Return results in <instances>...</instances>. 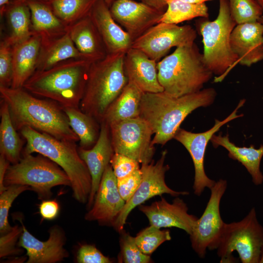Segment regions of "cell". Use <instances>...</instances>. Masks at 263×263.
I'll return each mask as SVG.
<instances>
[{
	"mask_svg": "<svg viewBox=\"0 0 263 263\" xmlns=\"http://www.w3.org/2000/svg\"><path fill=\"white\" fill-rule=\"evenodd\" d=\"M258 21L260 22L263 26V15L260 18Z\"/></svg>",
	"mask_w": 263,
	"mask_h": 263,
	"instance_id": "816d5d0a",
	"label": "cell"
},
{
	"mask_svg": "<svg viewBox=\"0 0 263 263\" xmlns=\"http://www.w3.org/2000/svg\"><path fill=\"white\" fill-rule=\"evenodd\" d=\"M214 148L222 146L228 152V157L241 163L251 175L253 183L259 185L263 182V175L260 170V163L263 156V145L259 149L253 145L249 147H238L231 142L229 136L214 134L210 139Z\"/></svg>",
	"mask_w": 263,
	"mask_h": 263,
	"instance_id": "d4e9b609",
	"label": "cell"
},
{
	"mask_svg": "<svg viewBox=\"0 0 263 263\" xmlns=\"http://www.w3.org/2000/svg\"><path fill=\"white\" fill-rule=\"evenodd\" d=\"M41 42L40 35L34 33L29 38L12 46L11 88H23L36 71Z\"/></svg>",
	"mask_w": 263,
	"mask_h": 263,
	"instance_id": "603a6c76",
	"label": "cell"
},
{
	"mask_svg": "<svg viewBox=\"0 0 263 263\" xmlns=\"http://www.w3.org/2000/svg\"><path fill=\"white\" fill-rule=\"evenodd\" d=\"M260 263H263V252H262V256H261V260H260Z\"/></svg>",
	"mask_w": 263,
	"mask_h": 263,
	"instance_id": "f5cc1de1",
	"label": "cell"
},
{
	"mask_svg": "<svg viewBox=\"0 0 263 263\" xmlns=\"http://www.w3.org/2000/svg\"><path fill=\"white\" fill-rule=\"evenodd\" d=\"M196 37V31L189 25L160 22L134 39L131 47L141 51L157 62L172 47L194 43Z\"/></svg>",
	"mask_w": 263,
	"mask_h": 263,
	"instance_id": "4fadbf2b",
	"label": "cell"
},
{
	"mask_svg": "<svg viewBox=\"0 0 263 263\" xmlns=\"http://www.w3.org/2000/svg\"><path fill=\"white\" fill-rule=\"evenodd\" d=\"M124 67L128 81L144 93L164 92L158 80L157 62L141 51L130 48L125 54Z\"/></svg>",
	"mask_w": 263,
	"mask_h": 263,
	"instance_id": "7402d4cb",
	"label": "cell"
},
{
	"mask_svg": "<svg viewBox=\"0 0 263 263\" xmlns=\"http://www.w3.org/2000/svg\"><path fill=\"white\" fill-rule=\"evenodd\" d=\"M32 190L26 185H12L7 187L6 189L0 193V233L3 234L10 230L11 226L8 220L10 208L16 198L21 193Z\"/></svg>",
	"mask_w": 263,
	"mask_h": 263,
	"instance_id": "d590c367",
	"label": "cell"
},
{
	"mask_svg": "<svg viewBox=\"0 0 263 263\" xmlns=\"http://www.w3.org/2000/svg\"><path fill=\"white\" fill-rule=\"evenodd\" d=\"M207 19L198 20L197 25L203 38L205 62L213 74L218 76L214 79L217 82L238 63L230 43L231 34L237 24L231 15L228 0H219L215 19Z\"/></svg>",
	"mask_w": 263,
	"mask_h": 263,
	"instance_id": "52a82bcc",
	"label": "cell"
},
{
	"mask_svg": "<svg viewBox=\"0 0 263 263\" xmlns=\"http://www.w3.org/2000/svg\"><path fill=\"white\" fill-rule=\"evenodd\" d=\"M63 109L71 127L79 138V147L91 148L98 138L100 124L83 112L79 108L64 107Z\"/></svg>",
	"mask_w": 263,
	"mask_h": 263,
	"instance_id": "4dcf8cb0",
	"label": "cell"
},
{
	"mask_svg": "<svg viewBox=\"0 0 263 263\" xmlns=\"http://www.w3.org/2000/svg\"><path fill=\"white\" fill-rule=\"evenodd\" d=\"M125 54H108L90 67L79 108L100 124L109 107L128 82L124 67Z\"/></svg>",
	"mask_w": 263,
	"mask_h": 263,
	"instance_id": "5b68a950",
	"label": "cell"
},
{
	"mask_svg": "<svg viewBox=\"0 0 263 263\" xmlns=\"http://www.w3.org/2000/svg\"><path fill=\"white\" fill-rule=\"evenodd\" d=\"M167 9L160 22L175 24L196 18H208V7L205 3L192 4L180 0H168Z\"/></svg>",
	"mask_w": 263,
	"mask_h": 263,
	"instance_id": "d6a6232c",
	"label": "cell"
},
{
	"mask_svg": "<svg viewBox=\"0 0 263 263\" xmlns=\"http://www.w3.org/2000/svg\"><path fill=\"white\" fill-rule=\"evenodd\" d=\"M67 32L84 59L93 63L104 58L108 55L90 15L68 26Z\"/></svg>",
	"mask_w": 263,
	"mask_h": 263,
	"instance_id": "cb8c5ba5",
	"label": "cell"
},
{
	"mask_svg": "<svg viewBox=\"0 0 263 263\" xmlns=\"http://www.w3.org/2000/svg\"><path fill=\"white\" fill-rule=\"evenodd\" d=\"M6 14L11 28L10 35L3 40L11 47L31 36V12L25 2L10 1L6 7Z\"/></svg>",
	"mask_w": 263,
	"mask_h": 263,
	"instance_id": "f546056e",
	"label": "cell"
},
{
	"mask_svg": "<svg viewBox=\"0 0 263 263\" xmlns=\"http://www.w3.org/2000/svg\"><path fill=\"white\" fill-rule=\"evenodd\" d=\"M67 27L90 15L97 0H46Z\"/></svg>",
	"mask_w": 263,
	"mask_h": 263,
	"instance_id": "1f68e13d",
	"label": "cell"
},
{
	"mask_svg": "<svg viewBox=\"0 0 263 263\" xmlns=\"http://www.w3.org/2000/svg\"><path fill=\"white\" fill-rule=\"evenodd\" d=\"M139 163L126 155L114 153L111 166L117 179L125 177L140 169Z\"/></svg>",
	"mask_w": 263,
	"mask_h": 263,
	"instance_id": "ab89813d",
	"label": "cell"
},
{
	"mask_svg": "<svg viewBox=\"0 0 263 263\" xmlns=\"http://www.w3.org/2000/svg\"><path fill=\"white\" fill-rule=\"evenodd\" d=\"M81 159L85 163L92 179V187L87 207H92L102 177L114 152L112 146L109 126L103 122L100 123L98 138L95 144L90 149L78 147Z\"/></svg>",
	"mask_w": 263,
	"mask_h": 263,
	"instance_id": "d6986e66",
	"label": "cell"
},
{
	"mask_svg": "<svg viewBox=\"0 0 263 263\" xmlns=\"http://www.w3.org/2000/svg\"><path fill=\"white\" fill-rule=\"evenodd\" d=\"M114 153L128 156L140 164L152 161L155 152L153 131L140 116L114 121L109 124Z\"/></svg>",
	"mask_w": 263,
	"mask_h": 263,
	"instance_id": "30bf717a",
	"label": "cell"
},
{
	"mask_svg": "<svg viewBox=\"0 0 263 263\" xmlns=\"http://www.w3.org/2000/svg\"><path fill=\"white\" fill-rule=\"evenodd\" d=\"M263 249V227L254 208L238 222L225 223L216 250L220 263H235L236 251L242 263H259Z\"/></svg>",
	"mask_w": 263,
	"mask_h": 263,
	"instance_id": "9c48e42d",
	"label": "cell"
},
{
	"mask_svg": "<svg viewBox=\"0 0 263 263\" xmlns=\"http://www.w3.org/2000/svg\"><path fill=\"white\" fill-rule=\"evenodd\" d=\"M90 16L103 41L108 54L125 52L133 40L129 34L113 18L110 7L104 0H97Z\"/></svg>",
	"mask_w": 263,
	"mask_h": 263,
	"instance_id": "44dd1931",
	"label": "cell"
},
{
	"mask_svg": "<svg viewBox=\"0 0 263 263\" xmlns=\"http://www.w3.org/2000/svg\"><path fill=\"white\" fill-rule=\"evenodd\" d=\"M167 154V150L163 151L160 158L156 163L152 161L149 164H142L141 182L132 196L126 202L121 212L113 226L119 232L123 231L130 212L136 207L146 201L163 194H168L173 197L187 195V191H176L170 188L165 182V174L169 170L168 165H165Z\"/></svg>",
	"mask_w": 263,
	"mask_h": 263,
	"instance_id": "8fae6325",
	"label": "cell"
},
{
	"mask_svg": "<svg viewBox=\"0 0 263 263\" xmlns=\"http://www.w3.org/2000/svg\"><path fill=\"white\" fill-rule=\"evenodd\" d=\"M19 221L23 231L18 245L26 250L27 263H55L63 261L69 257V252L64 247L65 234L60 226H52L49 230V238L42 241L27 230L21 218Z\"/></svg>",
	"mask_w": 263,
	"mask_h": 263,
	"instance_id": "2e32d148",
	"label": "cell"
},
{
	"mask_svg": "<svg viewBox=\"0 0 263 263\" xmlns=\"http://www.w3.org/2000/svg\"><path fill=\"white\" fill-rule=\"evenodd\" d=\"M121 259L125 263H149L150 255L144 254L137 245L135 237L123 233L120 239Z\"/></svg>",
	"mask_w": 263,
	"mask_h": 263,
	"instance_id": "8d00e7d4",
	"label": "cell"
},
{
	"mask_svg": "<svg viewBox=\"0 0 263 263\" xmlns=\"http://www.w3.org/2000/svg\"><path fill=\"white\" fill-rule=\"evenodd\" d=\"M229 10L237 24L256 21L263 15L257 0H228Z\"/></svg>",
	"mask_w": 263,
	"mask_h": 263,
	"instance_id": "836d02e7",
	"label": "cell"
},
{
	"mask_svg": "<svg viewBox=\"0 0 263 263\" xmlns=\"http://www.w3.org/2000/svg\"><path fill=\"white\" fill-rule=\"evenodd\" d=\"M227 185L225 180L220 179L210 189L206 208L189 234L191 247L200 258L205 257L207 249L216 250L224 230L225 223L221 216L220 205Z\"/></svg>",
	"mask_w": 263,
	"mask_h": 263,
	"instance_id": "7c38bea8",
	"label": "cell"
},
{
	"mask_svg": "<svg viewBox=\"0 0 263 263\" xmlns=\"http://www.w3.org/2000/svg\"><path fill=\"white\" fill-rule=\"evenodd\" d=\"M0 104V154L15 164L21 158L23 141L14 127L7 103L1 99Z\"/></svg>",
	"mask_w": 263,
	"mask_h": 263,
	"instance_id": "f1b7e54d",
	"label": "cell"
},
{
	"mask_svg": "<svg viewBox=\"0 0 263 263\" xmlns=\"http://www.w3.org/2000/svg\"><path fill=\"white\" fill-rule=\"evenodd\" d=\"M149 6L154 7L159 10L165 12L167 9L168 0H140Z\"/></svg>",
	"mask_w": 263,
	"mask_h": 263,
	"instance_id": "f6af8a7d",
	"label": "cell"
},
{
	"mask_svg": "<svg viewBox=\"0 0 263 263\" xmlns=\"http://www.w3.org/2000/svg\"><path fill=\"white\" fill-rule=\"evenodd\" d=\"M11 0H0V15H3L6 7L10 3Z\"/></svg>",
	"mask_w": 263,
	"mask_h": 263,
	"instance_id": "bcb514c9",
	"label": "cell"
},
{
	"mask_svg": "<svg viewBox=\"0 0 263 263\" xmlns=\"http://www.w3.org/2000/svg\"><path fill=\"white\" fill-rule=\"evenodd\" d=\"M144 93L135 84L128 81L107 110L102 122L109 125L114 121L139 116L140 103Z\"/></svg>",
	"mask_w": 263,
	"mask_h": 263,
	"instance_id": "83f0119b",
	"label": "cell"
},
{
	"mask_svg": "<svg viewBox=\"0 0 263 263\" xmlns=\"http://www.w3.org/2000/svg\"><path fill=\"white\" fill-rule=\"evenodd\" d=\"M19 132L26 141L22 154L39 153L56 163L69 177L74 198L80 203H87L92 179L76 142L59 140L29 127H24Z\"/></svg>",
	"mask_w": 263,
	"mask_h": 263,
	"instance_id": "277c9868",
	"label": "cell"
},
{
	"mask_svg": "<svg viewBox=\"0 0 263 263\" xmlns=\"http://www.w3.org/2000/svg\"><path fill=\"white\" fill-rule=\"evenodd\" d=\"M29 0H11L10 1H17V2H27Z\"/></svg>",
	"mask_w": 263,
	"mask_h": 263,
	"instance_id": "681fc988",
	"label": "cell"
},
{
	"mask_svg": "<svg viewBox=\"0 0 263 263\" xmlns=\"http://www.w3.org/2000/svg\"><path fill=\"white\" fill-rule=\"evenodd\" d=\"M110 10L115 21L133 41L159 23L165 13L133 0H115L110 7Z\"/></svg>",
	"mask_w": 263,
	"mask_h": 263,
	"instance_id": "9a60e30c",
	"label": "cell"
},
{
	"mask_svg": "<svg viewBox=\"0 0 263 263\" xmlns=\"http://www.w3.org/2000/svg\"><path fill=\"white\" fill-rule=\"evenodd\" d=\"M138 209L148 218L150 225L159 228L177 227L189 235L198 219L188 213L187 204L176 197L171 203L162 197L150 205L139 206Z\"/></svg>",
	"mask_w": 263,
	"mask_h": 263,
	"instance_id": "ac0fdd59",
	"label": "cell"
},
{
	"mask_svg": "<svg viewBox=\"0 0 263 263\" xmlns=\"http://www.w3.org/2000/svg\"><path fill=\"white\" fill-rule=\"evenodd\" d=\"M24 154L20 160L10 164L4 180L5 187L22 185L30 187L38 199L47 200L51 189L57 186L71 187L70 179L56 163L42 154Z\"/></svg>",
	"mask_w": 263,
	"mask_h": 263,
	"instance_id": "ba28073f",
	"label": "cell"
},
{
	"mask_svg": "<svg viewBox=\"0 0 263 263\" xmlns=\"http://www.w3.org/2000/svg\"><path fill=\"white\" fill-rule=\"evenodd\" d=\"M72 58L83 59L67 32L56 38L42 40L36 71L48 69Z\"/></svg>",
	"mask_w": 263,
	"mask_h": 263,
	"instance_id": "4316f807",
	"label": "cell"
},
{
	"mask_svg": "<svg viewBox=\"0 0 263 263\" xmlns=\"http://www.w3.org/2000/svg\"><path fill=\"white\" fill-rule=\"evenodd\" d=\"M108 6L110 7L113 1L115 0H104Z\"/></svg>",
	"mask_w": 263,
	"mask_h": 263,
	"instance_id": "c3c4849f",
	"label": "cell"
},
{
	"mask_svg": "<svg viewBox=\"0 0 263 263\" xmlns=\"http://www.w3.org/2000/svg\"><path fill=\"white\" fill-rule=\"evenodd\" d=\"M258 1L260 4L261 6H262L263 10V0H257Z\"/></svg>",
	"mask_w": 263,
	"mask_h": 263,
	"instance_id": "f907efd6",
	"label": "cell"
},
{
	"mask_svg": "<svg viewBox=\"0 0 263 263\" xmlns=\"http://www.w3.org/2000/svg\"><path fill=\"white\" fill-rule=\"evenodd\" d=\"M245 102L244 99L241 100L236 108L227 117L222 121L215 119L214 125L206 132L194 133L179 128L175 133L174 138L187 150L193 163L194 177L193 189L196 195L200 196L206 188L210 189L216 182L207 175L204 169V158L208 141L222 126L243 116V114H238L237 112Z\"/></svg>",
	"mask_w": 263,
	"mask_h": 263,
	"instance_id": "5bb4252c",
	"label": "cell"
},
{
	"mask_svg": "<svg viewBox=\"0 0 263 263\" xmlns=\"http://www.w3.org/2000/svg\"><path fill=\"white\" fill-rule=\"evenodd\" d=\"M10 164L8 160L0 154V193L7 188L4 184V180L6 171Z\"/></svg>",
	"mask_w": 263,
	"mask_h": 263,
	"instance_id": "ee69618b",
	"label": "cell"
},
{
	"mask_svg": "<svg viewBox=\"0 0 263 263\" xmlns=\"http://www.w3.org/2000/svg\"><path fill=\"white\" fill-rule=\"evenodd\" d=\"M157 70L164 92L174 97L200 91L213 75L195 42L176 47L157 62Z\"/></svg>",
	"mask_w": 263,
	"mask_h": 263,
	"instance_id": "8992f818",
	"label": "cell"
},
{
	"mask_svg": "<svg viewBox=\"0 0 263 263\" xmlns=\"http://www.w3.org/2000/svg\"><path fill=\"white\" fill-rule=\"evenodd\" d=\"M182 1L186 2L192 3V4H200L205 3L206 1L212 0H180Z\"/></svg>",
	"mask_w": 263,
	"mask_h": 263,
	"instance_id": "7dc6e473",
	"label": "cell"
},
{
	"mask_svg": "<svg viewBox=\"0 0 263 263\" xmlns=\"http://www.w3.org/2000/svg\"><path fill=\"white\" fill-rule=\"evenodd\" d=\"M76 261L79 263H110V259L104 255L95 246L84 244L79 248Z\"/></svg>",
	"mask_w": 263,
	"mask_h": 263,
	"instance_id": "b9f144b4",
	"label": "cell"
},
{
	"mask_svg": "<svg viewBox=\"0 0 263 263\" xmlns=\"http://www.w3.org/2000/svg\"><path fill=\"white\" fill-rule=\"evenodd\" d=\"M31 12V28L42 40L61 36L67 32V26L55 15L46 0L26 2Z\"/></svg>",
	"mask_w": 263,
	"mask_h": 263,
	"instance_id": "484cf974",
	"label": "cell"
},
{
	"mask_svg": "<svg viewBox=\"0 0 263 263\" xmlns=\"http://www.w3.org/2000/svg\"><path fill=\"white\" fill-rule=\"evenodd\" d=\"M12 47L3 40L0 43V86L11 87L13 79Z\"/></svg>",
	"mask_w": 263,
	"mask_h": 263,
	"instance_id": "f35d334b",
	"label": "cell"
},
{
	"mask_svg": "<svg viewBox=\"0 0 263 263\" xmlns=\"http://www.w3.org/2000/svg\"><path fill=\"white\" fill-rule=\"evenodd\" d=\"M171 239L169 231L161 230L151 225L143 229L135 237V242L140 250L148 255L151 254L162 244Z\"/></svg>",
	"mask_w": 263,
	"mask_h": 263,
	"instance_id": "e575fe53",
	"label": "cell"
},
{
	"mask_svg": "<svg viewBox=\"0 0 263 263\" xmlns=\"http://www.w3.org/2000/svg\"><path fill=\"white\" fill-rule=\"evenodd\" d=\"M23 231L22 225H18L5 233L1 234L0 237V258H4L22 253V249L17 247Z\"/></svg>",
	"mask_w": 263,
	"mask_h": 263,
	"instance_id": "74e56055",
	"label": "cell"
},
{
	"mask_svg": "<svg viewBox=\"0 0 263 263\" xmlns=\"http://www.w3.org/2000/svg\"><path fill=\"white\" fill-rule=\"evenodd\" d=\"M0 95L9 106L17 131L29 127L59 140L79 141L62 107L57 103L35 96L23 88L0 86Z\"/></svg>",
	"mask_w": 263,
	"mask_h": 263,
	"instance_id": "6da1fadb",
	"label": "cell"
},
{
	"mask_svg": "<svg viewBox=\"0 0 263 263\" xmlns=\"http://www.w3.org/2000/svg\"><path fill=\"white\" fill-rule=\"evenodd\" d=\"M92 62L72 58L44 70H37L23 88L39 97L53 100L63 108H79Z\"/></svg>",
	"mask_w": 263,
	"mask_h": 263,
	"instance_id": "3957f363",
	"label": "cell"
},
{
	"mask_svg": "<svg viewBox=\"0 0 263 263\" xmlns=\"http://www.w3.org/2000/svg\"><path fill=\"white\" fill-rule=\"evenodd\" d=\"M125 203L119 192L117 178L110 164L103 173L93 204L85 219L113 226Z\"/></svg>",
	"mask_w": 263,
	"mask_h": 263,
	"instance_id": "e0dca14e",
	"label": "cell"
},
{
	"mask_svg": "<svg viewBox=\"0 0 263 263\" xmlns=\"http://www.w3.org/2000/svg\"><path fill=\"white\" fill-rule=\"evenodd\" d=\"M230 43L240 64L249 67L263 60V26L259 21L237 24Z\"/></svg>",
	"mask_w": 263,
	"mask_h": 263,
	"instance_id": "ffe728a7",
	"label": "cell"
},
{
	"mask_svg": "<svg viewBox=\"0 0 263 263\" xmlns=\"http://www.w3.org/2000/svg\"><path fill=\"white\" fill-rule=\"evenodd\" d=\"M59 211V205L55 200H43L39 206V214L43 219L52 220L55 219Z\"/></svg>",
	"mask_w": 263,
	"mask_h": 263,
	"instance_id": "7bdbcfd3",
	"label": "cell"
},
{
	"mask_svg": "<svg viewBox=\"0 0 263 263\" xmlns=\"http://www.w3.org/2000/svg\"><path fill=\"white\" fill-rule=\"evenodd\" d=\"M217 93L213 88L174 97L164 92L144 93L140 107L139 116L151 128L152 144L164 145L174 138L187 116L199 107H206L214 101Z\"/></svg>",
	"mask_w": 263,
	"mask_h": 263,
	"instance_id": "7a4b0ae2",
	"label": "cell"
},
{
	"mask_svg": "<svg viewBox=\"0 0 263 263\" xmlns=\"http://www.w3.org/2000/svg\"><path fill=\"white\" fill-rule=\"evenodd\" d=\"M142 180L141 169L132 174L120 179H117L119 192L126 202L134 194L138 188Z\"/></svg>",
	"mask_w": 263,
	"mask_h": 263,
	"instance_id": "60d3db41",
	"label": "cell"
}]
</instances>
